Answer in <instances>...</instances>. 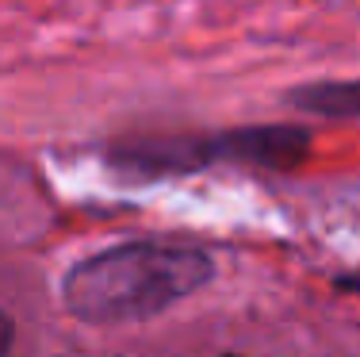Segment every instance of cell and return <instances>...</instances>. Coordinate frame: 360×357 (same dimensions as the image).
Instances as JSON below:
<instances>
[{"label":"cell","instance_id":"cell-4","mask_svg":"<svg viewBox=\"0 0 360 357\" xmlns=\"http://www.w3.org/2000/svg\"><path fill=\"white\" fill-rule=\"evenodd\" d=\"M12 342H15V322L0 311V357L12 353Z\"/></svg>","mask_w":360,"mask_h":357},{"label":"cell","instance_id":"cell-3","mask_svg":"<svg viewBox=\"0 0 360 357\" xmlns=\"http://www.w3.org/2000/svg\"><path fill=\"white\" fill-rule=\"evenodd\" d=\"M299 112L330 115V119H360V81H319L299 84L288 92Z\"/></svg>","mask_w":360,"mask_h":357},{"label":"cell","instance_id":"cell-2","mask_svg":"<svg viewBox=\"0 0 360 357\" xmlns=\"http://www.w3.org/2000/svg\"><path fill=\"white\" fill-rule=\"evenodd\" d=\"M211 165H253V169H288L303 165L311 154V131L295 123H253V127H234V131L207 134Z\"/></svg>","mask_w":360,"mask_h":357},{"label":"cell","instance_id":"cell-1","mask_svg":"<svg viewBox=\"0 0 360 357\" xmlns=\"http://www.w3.org/2000/svg\"><path fill=\"white\" fill-rule=\"evenodd\" d=\"M211 277L215 261L195 246L123 242L77 261L62 280V300L73 319L115 327L161 315Z\"/></svg>","mask_w":360,"mask_h":357},{"label":"cell","instance_id":"cell-5","mask_svg":"<svg viewBox=\"0 0 360 357\" xmlns=\"http://www.w3.org/2000/svg\"><path fill=\"white\" fill-rule=\"evenodd\" d=\"M333 288H341V292H356V296H360V269H356V273H341L338 280H333Z\"/></svg>","mask_w":360,"mask_h":357}]
</instances>
